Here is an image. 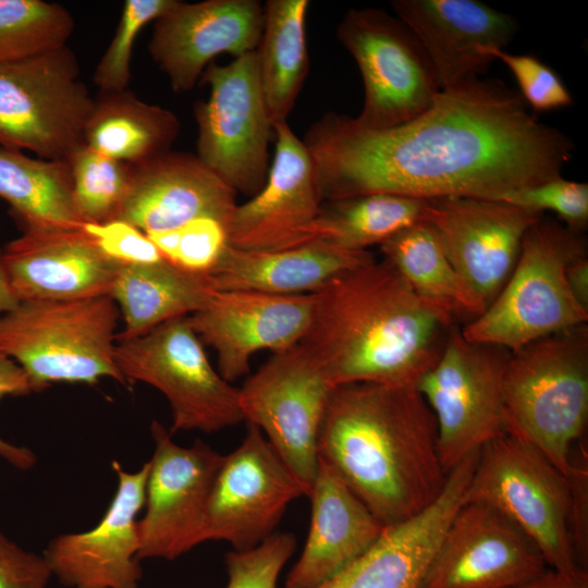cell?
I'll use <instances>...</instances> for the list:
<instances>
[{"label": "cell", "mask_w": 588, "mask_h": 588, "mask_svg": "<svg viewBox=\"0 0 588 588\" xmlns=\"http://www.w3.org/2000/svg\"><path fill=\"white\" fill-rule=\"evenodd\" d=\"M308 490L278 455L262 431L247 424L241 444L221 464L211 488L207 541L222 540L234 550L259 546L273 535L289 504Z\"/></svg>", "instance_id": "cell-15"}, {"label": "cell", "mask_w": 588, "mask_h": 588, "mask_svg": "<svg viewBox=\"0 0 588 588\" xmlns=\"http://www.w3.org/2000/svg\"><path fill=\"white\" fill-rule=\"evenodd\" d=\"M334 389L301 343L273 354L238 389L244 420L262 431L308 494L318 468V436Z\"/></svg>", "instance_id": "cell-13"}, {"label": "cell", "mask_w": 588, "mask_h": 588, "mask_svg": "<svg viewBox=\"0 0 588 588\" xmlns=\"http://www.w3.org/2000/svg\"><path fill=\"white\" fill-rule=\"evenodd\" d=\"M541 216L503 200L442 197L428 199L425 221L486 309L510 278L526 231Z\"/></svg>", "instance_id": "cell-16"}, {"label": "cell", "mask_w": 588, "mask_h": 588, "mask_svg": "<svg viewBox=\"0 0 588 588\" xmlns=\"http://www.w3.org/2000/svg\"><path fill=\"white\" fill-rule=\"evenodd\" d=\"M512 588H588V573L586 568L565 572L549 567L537 577Z\"/></svg>", "instance_id": "cell-45"}, {"label": "cell", "mask_w": 588, "mask_h": 588, "mask_svg": "<svg viewBox=\"0 0 588 588\" xmlns=\"http://www.w3.org/2000/svg\"><path fill=\"white\" fill-rule=\"evenodd\" d=\"M571 486V535L578 565L586 568L588 551L587 531V480L586 462L574 463L567 478Z\"/></svg>", "instance_id": "cell-44"}, {"label": "cell", "mask_w": 588, "mask_h": 588, "mask_svg": "<svg viewBox=\"0 0 588 588\" xmlns=\"http://www.w3.org/2000/svg\"><path fill=\"white\" fill-rule=\"evenodd\" d=\"M380 248L383 259L421 298L444 308L456 320L468 318L470 321L485 311L426 221L402 230L383 242Z\"/></svg>", "instance_id": "cell-33"}, {"label": "cell", "mask_w": 588, "mask_h": 588, "mask_svg": "<svg viewBox=\"0 0 588 588\" xmlns=\"http://www.w3.org/2000/svg\"><path fill=\"white\" fill-rule=\"evenodd\" d=\"M75 210L83 223L118 219L134 167L106 157L85 144L66 159Z\"/></svg>", "instance_id": "cell-34"}, {"label": "cell", "mask_w": 588, "mask_h": 588, "mask_svg": "<svg viewBox=\"0 0 588 588\" xmlns=\"http://www.w3.org/2000/svg\"><path fill=\"white\" fill-rule=\"evenodd\" d=\"M236 206V192L197 156L168 151L134 167L118 219L146 234L205 217L229 229Z\"/></svg>", "instance_id": "cell-25"}, {"label": "cell", "mask_w": 588, "mask_h": 588, "mask_svg": "<svg viewBox=\"0 0 588 588\" xmlns=\"http://www.w3.org/2000/svg\"><path fill=\"white\" fill-rule=\"evenodd\" d=\"M586 253L580 233L541 216L526 231L506 283L482 314L461 328L462 335L513 353L586 324L588 311L573 296L565 277L567 265Z\"/></svg>", "instance_id": "cell-6"}, {"label": "cell", "mask_w": 588, "mask_h": 588, "mask_svg": "<svg viewBox=\"0 0 588 588\" xmlns=\"http://www.w3.org/2000/svg\"><path fill=\"white\" fill-rule=\"evenodd\" d=\"M216 292L210 274L186 271L166 259L122 266L109 295L123 317L117 341L142 336L168 320L192 315Z\"/></svg>", "instance_id": "cell-28"}, {"label": "cell", "mask_w": 588, "mask_h": 588, "mask_svg": "<svg viewBox=\"0 0 588 588\" xmlns=\"http://www.w3.org/2000/svg\"><path fill=\"white\" fill-rule=\"evenodd\" d=\"M488 54L510 69L520 97L534 111L547 112L573 103V97L560 75L537 57L515 54L505 49H493Z\"/></svg>", "instance_id": "cell-40"}, {"label": "cell", "mask_w": 588, "mask_h": 588, "mask_svg": "<svg viewBox=\"0 0 588 588\" xmlns=\"http://www.w3.org/2000/svg\"><path fill=\"white\" fill-rule=\"evenodd\" d=\"M119 315L110 296L20 302L0 315V352L22 367L36 392L103 378L125 384L114 358Z\"/></svg>", "instance_id": "cell-5"}, {"label": "cell", "mask_w": 588, "mask_h": 588, "mask_svg": "<svg viewBox=\"0 0 588 588\" xmlns=\"http://www.w3.org/2000/svg\"><path fill=\"white\" fill-rule=\"evenodd\" d=\"M180 127L172 111L145 102L128 89L100 93L85 124L84 144L137 167L170 151Z\"/></svg>", "instance_id": "cell-29"}, {"label": "cell", "mask_w": 588, "mask_h": 588, "mask_svg": "<svg viewBox=\"0 0 588 588\" xmlns=\"http://www.w3.org/2000/svg\"><path fill=\"white\" fill-rule=\"evenodd\" d=\"M19 303L7 277L2 262V248L0 247V315L14 309Z\"/></svg>", "instance_id": "cell-47"}, {"label": "cell", "mask_w": 588, "mask_h": 588, "mask_svg": "<svg viewBox=\"0 0 588 588\" xmlns=\"http://www.w3.org/2000/svg\"><path fill=\"white\" fill-rule=\"evenodd\" d=\"M336 37L362 75L364 102L353 118L359 126L384 130L404 124L427 111L441 91L419 40L387 11L350 10Z\"/></svg>", "instance_id": "cell-11"}, {"label": "cell", "mask_w": 588, "mask_h": 588, "mask_svg": "<svg viewBox=\"0 0 588 588\" xmlns=\"http://www.w3.org/2000/svg\"><path fill=\"white\" fill-rule=\"evenodd\" d=\"M0 198L23 230L79 229L66 160L30 158L0 147Z\"/></svg>", "instance_id": "cell-31"}, {"label": "cell", "mask_w": 588, "mask_h": 588, "mask_svg": "<svg viewBox=\"0 0 588 588\" xmlns=\"http://www.w3.org/2000/svg\"><path fill=\"white\" fill-rule=\"evenodd\" d=\"M501 200L540 215L552 211L576 233L588 223V185L562 176L509 193Z\"/></svg>", "instance_id": "cell-39"}, {"label": "cell", "mask_w": 588, "mask_h": 588, "mask_svg": "<svg viewBox=\"0 0 588 588\" xmlns=\"http://www.w3.org/2000/svg\"><path fill=\"white\" fill-rule=\"evenodd\" d=\"M505 431L566 478L588 419V329L581 324L511 353L503 377Z\"/></svg>", "instance_id": "cell-4"}, {"label": "cell", "mask_w": 588, "mask_h": 588, "mask_svg": "<svg viewBox=\"0 0 588 588\" xmlns=\"http://www.w3.org/2000/svg\"><path fill=\"white\" fill-rule=\"evenodd\" d=\"M399 17L416 36L441 90L478 79L517 32L513 16L476 0H395Z\"/></svg>", "instance_id": "cell-22"}, {"label": "cell", "mask_w": 588, "mask_h": 588, "mask_svg": "<svg viewBox=\"0 0 588 588\" xmlns=\"http://www.w3.org/2000/svg\"><path fill=\"white\" fill-rule=\"evenodd\" d=\"M150 431L155 450L138 518V559L172 561L207 541V505L223 455L200 439L176 444L157 420Z\"/></svg>", "instance_id": "cell-14"}, {"label": "cell", "mask_w": 588, "mask_h": 588, "mask_svg": "<svg viewBox=\"0 0 588 588\" xmlns=\"http://www.w3.org/2000/svg\"><path fill=\"white\" fill-rule=\"evenodd\" d=\"M147 235L166 260L196 273L210 274L229 245L226 226L207 217Z\"/></svg>", "instance_id": "cell-37"}, {"label": "cell", "mask_w": 588, "mask_h": 588, "mask_svg": "<svg viewBox=\"0 0 588 588\" xmlns=\"http://www.w3.org/2000/svg\"><path fill=\"white\" fill-rule=\"evenodd\" d=\"M303 142L323 201L370 194L501 200L562 176L574 150L568 136L541 123L519 93L495 78L443 89L427 111L390 128L330 112Z\"/></svg>", "instance_id": "cell-1"}, {"label": "cell", "mask_w": 588, "mask_h": 588, "mask_svg": "<svg viewBox=\"0 0 588 588\" xmlns=\"http://www.w3.org/2000/svg\"><path fill=\"white\" fill-rule=\"evenodd\" d=\"M478 453L450 470L432 504L404 522L385 526L364 554L316 588H422L444 531L464 501Z\"/></svg>", "instance_id": "cell-24"}, {"label": "cell", "mask_w": 588, "mask_h": 588, "mask_svg": "<svg viewBox=\"0 0 588 588\" xmlns=\"http://www.w3.org/2000/svg\"><path fill=\"white\" fill-rule=\"evenodd\" d=\"M74 26L72 15L59 3L0 0V60L64 47Z\"/></svg>", "instance_id": "cell-35"}, {"label": "cell", "mask_w": 588, "mask_h": 588, "mask_svg": "<svg viewBox=\"0 0 588 588\" xmlns=\"http://www.w3.org/2000/svg\"><path fill=\"white\" fill-rule=\"evenodd\" d=\"M463 502L487 504L538 548L547 565H578L571 535L568 479L537 449L505 433L481 448Z\"/></svg>", "instance_id": "cell-7"}, {"label": "cell", "mask_w": 588, "mask_h": 588, "mask_svg": "<svg viewBox=\"0 0 588 588\" xmlns=\"http://www.w3.org/2000/svg\"><path fill=\"white\" fill-rule=\"evenodd\" d=\"M329 464L384 525L432 504L448 474L438 452L434 416L416 385L336 387L318 436Z\"/></svg>", "instance_id": "cell-3"}, {"label": "cell", "mask_w": 588, "mask_h": 588, "mask_svg": "<svg viewBox=\"0 0 588 588\" xmlns=\"http://www.w3.org/2000/svg\"><path fill=\"white\" fill-rule=\"evenodd\" d=\"M428 199L392 194H370L326 200L303 232L299 246L322 242L335 247L365 250L425 221Z\"/></svg>", "instance_id": "cell-32"}, {"label": "cell", "mask_w": 588, "mask_h": 588, "mask_svg": "<svg viewBox=\"0 0 588 588\" xmlns=\"http://www.w3.org/2000/svg\"><path fill=\"white\" fill-rule=\"evenodd\" d=\"M273 133V160L264 187L248 201L237 205L232 215L228 229L232 247H297L323 203L316 164L304 142L287 122L274 124Z\"/></svg>", "instance_id": "cell-21"}, {"label": "cell", "mask_w": 588, "mask_h": 588, "mask_svg": "<svg viewBox=\"0 0 588 588\" xmlns=\"http://www.w3.org/2000/svg\"><path fill=\"white\" fill-rule=\"evenodd\" d=\"M82 229L101 253L120 266L164 259L148 235L126 221L114 219L103 223H84Z\"/></svg>", "instance_id": "cell-41"}, {"label": "cell", "mask_w": 588, "mask_h": 588, "mask_svg": "<svg viewBox=\"0 0 588 588\" xmlns=\"http://www.w3.org/2000/svg\"><path fill=\"white\" fill-rule=\"evenodd\" d=\"M296 549L292 532H274L259 546L224 558L226 588H278V578Z\"/></svg>", "instance_id": "cell-38"}, {"label": "cell", "mask_w": 588, "mask_h": 588, "mask_svg": "<svg viewBox=\"0 0 588 588\" xmlns=\"http://www.w3.org/2000/svg\"><path fill=\"white\" fill-rule=\"evenodd\" d=\"M36 392L22 367L0 352V400L8 395L20 396ZM0 457L12 466L28 470L36 464V455L25 446L12 444L0 437Z\"/></svg>", "instance_id": "cell-43"}, {"label": "cell", "mask_w": 588, "mask_h": 588, "mask_svg": "<svg viewBox=\"0 0 588 588\" xmlns=\"http://www.w3.org/2000/svg\"><path fill=\"white\" fill-rule=\"evenodd\" d=\"M535 543L495 509L463 502L449 523L422 588H512L547 569Z\"/></svg>", "instance_id": "cell-17"}, {"label": "cell", "mask_w": 588, "mask_h": 588, "mask_svg": "<svg viewBox=\"0 0 588 588\" xmlns=\"http://www.w3.org/2000/svg\"><path fill=\"white\" fill-rule=\"evenodd\" d=\"M201 81L210 87V94L194 108L196 156L236 193L253 197L268 176V146L273 133L256 51L226 65L211 62Z\"/></svg>", "instance_id": "cell-12"}, {"label": "cell", "mask_w": 588, "mask_h": 588, "mask_svg": "<svg viewBox=\"0 0 588 588\" xmlns=\"http://www.w3.org/2000/svg\"><path fill=\"white\" fill-rule=\"evenodd\" d=\"M511 352L466 340L452 329L434 365L416 388L431 409L446 474L505 431L503 377Z\"/></svg>", "instance_id": "cell-10"}, {"label": "cell", "mask_w": 588, "mask_h": 588, "mask_svg": "<svg viewBox=\"0 0 588 588\" xmlns=\"http://www.w3.org/2000/svg\"><path fill=\"white\" fill-rule=\"evenodd\" d=\"M313 294V318L301 344L335 388L416 385L456 322L421 298L385 259L347 270Z\"/></svg>", "instance_id": "cell-2"}, {"label": "cell", "mask_w": 588, "mask_h": 588, "mask_svg": "<svg viewBox=\"0 0 588 588\" xmlns=\"http://www.w3.org/2000/svg\"><path fill=\"white\" fill-rule=\"evenodd\" d=\"M94 106L66 46L0 60V147L66 160L84 144Z\"/></svg>", "instance_id": "cell-8"}, {"label": "cell", "mask_w": 588, "mask_h": 588, "mask_svg": "<svg viewBox=\"0 0 588 588\" xmlns=\"http://www.w3.org/2000/svg\"><path fill=\"white\" fill-rule=\"evenodd\" d=\"M179 0H126L114 36L98 62L94 83L100 93L127 89L133 47L142 29Z\"/></svg>", "instance_id": "cell-36"}, {"label": "cell", "mask_w": 588, "mask_h": 588, "mask_svg": "<svg viewBox=\"0 0 588 588\" xmlns=\"http://www.w3.org/2000/svg\"><path fill=\"white\" fill-rule=\"evenodd\" d=\"M2 262L19 302L109 296L122 267L82 226L24 230L2 248Z\"/></svg>", "instance_id": "cell-23"}, {"label": "cell", "mask_w": 588, "mask_h": 588, "mask_svg": "<svg viewBox=\"0 0 588 588\" xmlns=\"http://www.w3.org/2000/svg\"><path fill=\"white\" fill-rule=\"evenodd\" d=\"M51 577L42 554L21 548L0 532V588H46Z\"/></svg>", "instance_id": "cell-42"}, {"label": "cell", "mask_w": 588, "mask_h": 588, "mask_svg": "<svg viewBox=\"0 0 588 588\" xmlns=\"http://www.w3.org/2000/svg\"><path fill=\"white\" fill-rule=\"evenodd\" d=\"M568 287L578 304L588 311V258L587 253L574 258L565 271Z\"/></svg>", "instance_id": "cell-46"}, {"label": "cell", "mask_w": 588, "mask_h": 588, "mask_svg": "<svg viewBox=\"0 0 588 588\" xmlns=\"http://www.w3.org/2000/svg\"><path fill=\"white\" fill-rule=\"evenodd\" d=\"M308 0H269L256 48L259 78L272 125L287 122L309 70Z\"/></svg>", "instance_id": "cell-30"}, {"label": "cell", "mask_w": 588, "mask_h": 588, "mask_svg": "<svg viewBox=\"0 0 588 588\" xmlns=\"http://www.w3.org/2000/svg\"><path fill=\"white\" fill-rule=\"evenodd\" d=\"M308 498L311 515L307 540L287 574L285 588L322 585L364 554L385 527L320 458Z\"/></svg>", "instance_id": "cell-26"}, {"label": "cell", "mask_w": 588, "mask_h": 588, "mask_svg": "<svg viewBox=\"0 0 588 588\" xmlns=\"http://www.w3.org/2000/svg\"><path fill=\"white\" fill-rule=\"evenodd\" d=\"M117 489L95 527L52 538L42 556L68 588H139L143 569L138 514L144 509L149 462L127 471L112 462Z\"/></svg>", "instance_id": "cell-18"}, {"label": "cell", "mask_w": 588, "mask_h": 588, "mask_svg": "<svg viewBox=\"0 0 588 588\" xmlns=\"http://www.w3.org/2000/svg\"><path fill=\"white\" fill-rule=\"evenodd\" d=\"M262 27L264 5L257 0H179L155 21L148 50L172 89L187 93L218 54L255 51Z\"/></svg>", "instance_id": "cell-20"}, {"label": "cell", "mask_w": 588, "mask_h": 588, "mask_svg": "<svg viewBox=\"0 0 588 588\" xmlns=\"http://www.w3.org/2000/svg\"><path fill=\"white\" fill-rule=\"evenodd\" d=\"M373 260L367 249H344L322 242L279 250L228 245L210 277L216 291L296 295L314 293L334 277Z\"/></svg>", "instance_id": "cell-27"}, {"label": "cell", "mask_w": 588, "mask_h": 588, "mask_svg": "<svg viewBox=\"0 0 588 588\" xmlns=\"http://www.w3.org/2000/svg\"><path fill=\"white\" fill-rule=\"evenodd\" d=\"M114 358L125 383L144 382L166 396L171 433H211L244 421L238 389L213 369L187 316L119 341Z\"/></svg>", "instance_id": "cell-9"}, {"label": "cell", "mask_w": 588, "mask_h": 588, "mask_svg": "<svg viewBox=\"0 0 588 588\" xmlns=\"http://www.w3.org/2000/svg\"><path fill=\"white\" fill-rule=\"evenodd\" d=\"M314 294L275 295L255 291H217L208 304L187 316L203 344L218 354L219 373L232 382L249 371L261 350H289L306 335Z\"/></svg>", "instance_id": "cell-19"}]
</instances>
